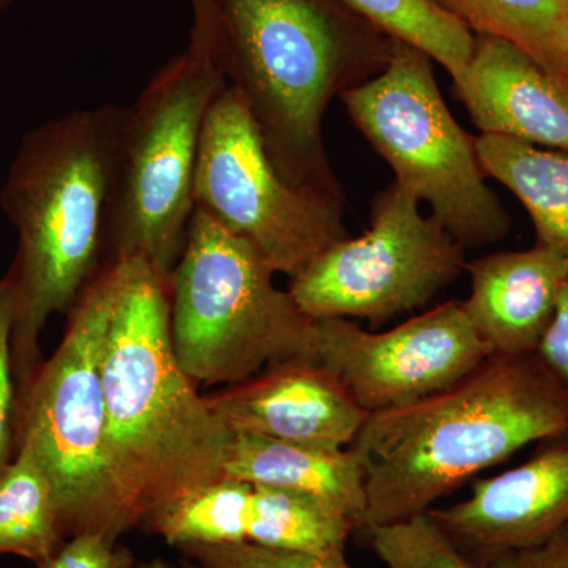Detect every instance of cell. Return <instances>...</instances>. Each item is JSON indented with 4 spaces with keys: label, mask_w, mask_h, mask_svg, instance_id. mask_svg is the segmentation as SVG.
<instances>
[{
    "label": "cell",
    "mask_w": 568,
    "mask_h": 568,
    "mask_svg": "<svg viewBox=\"0 0 568 568\" xmlns=\"http://www.w3.org/2000/svg\"><path fill=\"white\" fill-rule=\"evenodd\" d=\"M106 265L104 450L133 529L223 478L234 435L179 364L171 338V275L141 257Z\"/></svg>",
    "instance_id": "1"
},
{
    "label": "cell",
    "mask_w": 568,
    "mask_h": 568,
    "mask_svg": "<svg viewBox=\"0 0 568 568\" xmlns=\"http://www.w3.org/2000/svg\"><path fill=\"white\" fill-rule=\"evenodd\" d=\"M568 432V394L536 353L491 355L414 405L369 414L351 450L364 467V529L424 515L532 443Z\"/></svg>",
    "instance_id": "2"
},
{
    "label": "cell",
    "mask_w": 568,
    "mask_h": 568,
    "mask_svg": "<svg viewBox=\"0 0 568 568\" xmlns=\"http://www.w3.org/2000/svg\"><path fill=\"white\" fill-rule=\"evenodd\" d=\"M394 39L342 0H220L215 63L287 182L342 197L328 104L386 69Z\"/></svg>",
    "instance_id": "3"
},
{
    "label": "cell",
    "mask_w": 568,
    "mask_h": 568,
    "mask_svg": "<svg viewBox=\"0 0 568 568\" xmlns=\"http://www.w3.org/2000/svg\"><path fill=\"white\" fill-rule=\"evenodd\" d=\"M125 108L71 111L22 136L0 189L18 235L9 278L17 294V392L43 362L48 321L69 313L106 264L108 230Z\"/></svg>",
    "instance_id": "4"
},
{
    "label": "cell",
    "mask_w": 568,
    "mask_h": 568,
    "mask_svg": "<svg viewBox=\"0 0 568 568\" xmlns=\"http://www.w3.org/2000/svg\"><path fill=\"white\" fill-rule=\"evenodd\" d=\"M274 275L252 245L194 209L171 274V338L196 386H234L276 362L310 357L313 320Z\"/></svg>",
    "instance_id": "5"
},
{
    "label": "cell",
    "mask_w": 568,
    "mask_h": 568,
    "mask_svg": "<svg viewBox=\"0 0 568 568\" xmlns=\"http://www.w3.org/2000/svg\"><path fill=\"white\" fill-rule=\"evenodd\" d=\"M111 305L104 265L70 310L50 358L17 392L14 450L28 446L50 477L63 536L130 530L104 450L102 353Z\"/></svg>",
    "instance_id": "6"
},
{
    "label": "cell",
    "mask_w": 568,
    "mask_h": 568,
    "mask_svg": "<svg viewBox=\"0 0 568 568\" xmlns=\"http://www.w3.org/2000/svg\"><path fill=\"white\" fill-rule=\"evenodd\" d=\"M339 100L394 170L395 182L428 204L463 248L507 237L510 215L485 181L476 138L459 126L440 95L428 54L395 40L386 69Z\"/></svg>",
    "instance_id": "7"
},
{
    "label": "cell",
    "mask_w": 568,
    "mask_h": 568,
    "mask_svg": "<svg viewBox=\"0 0 568 568\" xmlns=\"http://www.w3.org/2000/svg\"><path fill=\"white\" fill-rule=\"evenodd\" d=\"M226 85L211 58L186 48L125 108L106 264L141 257L173 274L194 215V173L205 118Z\"/></svg>",
    "instance_id": "8"
},
{
    "label": "cell",
    "mask_w": 568,
    "mask_h": 568,
    "mask_svg": "<svg viewBox=\"0 0 568 568\" xmlns=\"http://www.w3.org/2000/svg\"><path fill=\"white\" fill-rule=\"evenodd\" d=\"M193 196L194 209L252 245L275 274L290 278L349 237L345 200L283 179L248 108L230 84L205 118Z\"/></svg>",
    "instance_id": "9"
},
{
    "label": "cell",
    "mask_w": 568,
    "mask_h": 568,
    "mask_svg": "<svg viewBox=\"0 0 568 568\" xmlns=\"http://www.w3.org/2000/svg\"><path fill=\"white\" fill-rule=\"evenodd\" d=\"M466 250L395 181L373 200L369 230L336 242L287 293L310 320H365L373 327L417 312L465 272Z\"/></svg>",
    "instance_id": "10"
},
{
    "label": "cell",
    "mask_w": 568,
    "mask_h": 568,
    "mask_svg": "<svg viewBox=\"0 0 568 568\" xmlns=\"http://www.w3.org/2000/svg\"><path fill=\"white\" fill-rule=\"evenodd\" d=\"M491 355L457 301L387 332L364 331L351 320H316L310 339V357L368 414L399 409L447 390Z\"/></svg>",
    "instance_id": "11"
},
{
    "label": "cell",
    "mask_w": 568,
    "mask_h": 568,
    "mask_svg": "<svg viewBox=\"0 0 568 568\" xmlns=\"http://www.w3.org/2000/svg\"><path fill=\"white\" fill-rule=\"evenodd\" d=\"M426 514L487 566L504 552L544 544L568 525V432L545 440L523 465L474 481L462 503Z\"/></svg>",
    "instance_id": "12"
},
{
    "label": "cell",
    "mask_w": 568,
    "mask_h": 568,
    "mask_svg": "<svg viewBox=\"0 0 568 568\" xmlns=\"http://www.w3.org/2000/svg\"><path fill=\"white\" fill-rule=\"evenodd\" d=\"M205 398L233 435L325 450L349 448L369 416L308 355L265 366L244 383Z\"/></svg>",
    "instance_id": "13"
},
{
    "label": "cell",
    "mask_w": 568,
    "mask_h": 568,
    "mask_svg": "<svg viewBox=\"0 0 568 568\" xmlns=\"http://www.w3.org/2000/svg\"><path fill=\"white\" fill-rule=\"evenodd\" d=\"M454 95L481 134L568 152V80L510 41L476 36Z\"/></svg>",
    "instance_id": "14"
},
{
    "label": "cell",
    "mask_w": 568,
    "mask_h": 568,
    "mask_svg": "<svg viewBox=\"0 0 568 568\" xmlns=\"http://www.w3.org/2000/svg\"><path fill=\"white\" fill-rule=\"evenodd\" d=\"M465 272L470 295L463 310L493 355L536 353L568 282L567 257L537 244L466 261Z\"/></svg>",
    "instance_id": "15"
},
{
    "label": "cell",
    "mask_w": 568,
    "mask_h": 568,
    "mask_svg": "<svg viewBox=\"0 0 568 568\" xmlns=\"http://www.w3.org/2000/svg\"><path fill=\"white\" fill-rule=\"evenodd\" d=\"M223 477L312 497L364 529V467L351 448L325 450L256 435H234Z\"/></svg>",
    "instance_id": "16"
},
{
    "label": "cell",
    "mask_w": 568,
    "mask_h": 568,
    "mask_svg": "<svg viewBox=\"0 0 568 568\" xmlns=\"http://www.w3.org/2000/svg\"><path fill=\"white\" fill-rule=\"evenodd\" d=\"M478 162L487 178L503 183L525 205L537 244L568 260V152L510 138H476Z\"/></svg>",
    "instance_id": "17"
},
{
    "label": "cell",
    "mask_w": 568,
    "mask_h": 568,
    "mask_svg": "<svg viewBox=\"0 0 568 568\" xmlns=\"http://www.w3.org/2000/svg\"><path fill=\"white\" fill-rule=\"evenodd\" d=\"M54 488L28 446L0 470V556L39 566L65 544Z\"/></svg>",
    "instance_id": "18"
},
{
    "label": "cell",
    "mask_w": 568,
    "mask_h": 568,
    "mask_svg": "<svg viewBox=\"0 0 568 568\" xmlns=\"http://www.w3.org/2000/svg\"><path fill=\"white\" fill-rule=\"evenodd\" d=\"M354 523L312 497L254 485L245 508V541L261 547L346 558Z\"/></svg>",
    "instance_id": "19"
},
{
    "label": "cell",
    "mask_w": 568,
    "mask_h": 568,
    "mask_svg": "<svg viewBox=\"0 0 568 568\" xmlns=\"http://www.w3.org/2000/svg\"><path fill=\"white\" fill-rule=\"evenodd\" d=\"M474 36L497 37L568 80V0H435Z\"/></svg>",
    "instance_id": "20"
},
{
    "label": "cell",
    "mask_w": 568,
    "mask_h": 568,
    "mask_svg": "<svg viewBox=\"0 0 568 568\" xmlns=\"http://www.w3.org/2000/svg\"><path fill=\"white\" fill-rule=\"evenodd\" d=\"M394 40L405 41L440 63L452 80L465 71L476 36L435 0H342Z\"/></svg>",
    "instance_id": "21"
},
{
    "label": "cell",
    "mask_w": 568,
    "mask_h": 568,
    "mask_svg": "<svg viewBox=\"0 0 568 568\" xmlns=\"http://www.w3.org/2000/svg\"><path fill=\"white\" fill-rule=\"evenodd\" d=\"M248 481L223 477L156 511L142 529L175 548L245 541Z\"/></svg>",
    "instance_id": "22"
},
{
    "label": "cell",
    "mask_w": 568,
    "mask_h": 568,
    "mask_svg": "<svg viewBox=\"0 0 568 568\" xmlns=\"http://www.w3.org/2000/svg\"><path fill=\"white\" fill-rule=\"evenodd\" d=\"M366 534L387 568H491L463 552L428 514L377 526Z\"/></svg>",
    "instance_id": "23"
},
{
    "label": "cell",
    "mask_w": 568,
    "mask_h": 568,
    "mask_svg": "<svg viewBox=\"0 0 568 568\" xmlns=\"http://www.w3.org/2000/svg\"><path fill=\"white\" fill-rule=\"evenodd\" d=\"M181 551L201 568H353L346 558H325L312 552L261 547L250 541L192 545Z\"/></svg>",
    "instance_id": "24"
},
{
    "label": "cell",
    "mask_w": 568,
    "mask_h": 568,
    "mask_svg": "<svg viewBox=\"0 0 568 568\" xmlns=\"http://www.w3.org/2000/svg\"><path fill=\"white\" fill-rule=\"evenodd\" d=\"M17 294L9 275L0 276V470L14 457L17 381L13 372V328Z\"/></svg>",
    "instance_id": "25"
},
{
    "label": "cell",
    "mask_w": 568,
    "mask_h": 568,
    "mask_svg": "<svg viewBox=\"0 0 568 568\" xmlns=\"http://www.w3.org/2000/svg\"><path fill=\"white\" fill-rule=\"evenodd\" d=\"M37 568H136L130 549L102 532L71 537L50 559Z\"/></svg>",
    "instance_id": "26"
},
{
    "label": "cell",
    "mask_w": 568,
    "mask_h": 568,
    "mask_svg": "<svg viewBox=\"0 0 568 568\" xmlns=\"http://www.w3.org/2000/svg\"><path fill=\"white\" fill-rule=\"evenodd\" d=\"M536 355L568 394V282L560 293L555 316L538 343Z\"/></svg>",
    "instance_id": "27"
},
{
    "label": "cell",
    "mask_w": 568,
    "mask_h": 568,
    "mask_svg": "<svg viewBox=\"0 0 568 568\" xmlns=\"http://www.w3.org/2000/svg\"><path fill=\"white\" fill-rule=\"evenodd\" d=\"M491 568H568V530L564 528L536 547L504 552L488 564Z\"/></svg>",
    "instance_id": "28"
},
{
    "label": "cell",
    "mask_w": 568,
    "mask_h": 568,
    "mask_svg": "<svg viewBox=\"0 0 568 568\" xmlns=\"http://www.w3.org/2000/svg\"><path fill=\"white\" fill-rule=\"evenodd\" d=\"M193 10L190 50L209 55L215 62L219 44L220 0H190Z\"/></svg>",
    "instance_id": "29"
},
{
    "label": "cell",
    "mask_w": 568,
    "mask_h": 568,
    "mask_svg": "<svg viewBox=\"0 0 568 568\" xmlns=\"http://www.w3.org/2000/svg\"><path fill=\"white\" fill-rule=\"evenodd\" d=\"M136 568H201L193 562H182L174 564L170 562V560L164 559H153L151 562L141 564V566H136Z\"/></svg>",
    "instance_id": "30"
},
{
    "label": "cell",
    "mask_w": 568,
    "mask_h": 568,
    "mask_svg": "<svg viewBox=\"0 0 568 568\" xmlns=\"http://www.w3.org/2000/svg\"><path fill=\"white\" fill-rule=\"evenodd\" d=\"M14 2H17V0H0V13L11 9Z\"/></svg>",
    "instance_id": "31"
},
{
    "label": "cell",
    "mask_w": 568,
    "mask_h": 568,
    "mask_svg": "<svg viewBox=\"0 0 568 568\" xmlns=\"http://www.w3.org/2000/svg\"><path fill=\"white\" fill-rule=\"evenodd\" d=\"M566 529L568 530V525L566 526Z\"/></svg>",
    "instance_id": "32"
}]
</instances>
